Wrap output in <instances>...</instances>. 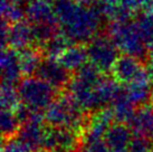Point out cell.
<instances>
[{
    "mask_svg": "<svg viewBox=\"0 0 153 152\" xmlns=\"http://www.w3.org/2000/svg\"><path fill=\"white\" fill-rule=\"evenodd\" d=\"M1 152H31L29 149L22 143L19 138H13L2 141Z\"/></svg>",
    "mask_w": 153,
    "mask_h": 152,
    "instance_id": "25",
    "label": "cell"
},
{
    "mask_svg": "<svg viewBox=\"0 0 153 152\" xmlns=\"http://www.w3.org/2000/svg\"><path fill=\"white\" fill-rule=\"evenodd\" d=\"M17 86L22 103L34 113H44L60 93L38 76L24 77Z\"/></svg>",
    "mask_w": 153,
    "mask_h": 152,
    "instance_id": "4",
    "label": "cell"
},
{
    "mask_svg": "<svg viewBox=\"0 0 153 152\" xmlns=\"http://www.w3.org/2000/svg\"><path fill=\"white\" fill-rule=\"evenodd\" d=\"M111 109L114 114L115 122L124 123V124H128L130 122V120L135 112L136 106L128 98L124 86L122 87L119 95L115 97L113 103L111 104Z\"/></svg>",
    "mask_w": 153,
    "mask_h": 152,
    "instance_id": "17",
    "label": "cell"
},
{
    "mask_svg": "<svg viewBox=\"0 0 153 152\" xmlns=\"http://www.w3.org/2000/svg\"><path fill=\"white\" fill-rule=\"evenodd\" d=\"M134 21L145 46L149 51L153 49V11L139 13Z\"/></svg>",
    "mask_w": 153,
    "mask_h": 152,
    "instance_id": "20",
    "label": "cell"
},
{
    "mask_svg": "<svg viewBox=\"0 0 153 152\" xmlns=\"http://www.w3.org/2000/svg\"><path fill=\"white\" fill-rule=\"evenodd\" d=\"M1 76L2 82L17 84L24 78L19 62V54L13 48H4L1 51Z\"/></svg>",
    "mask_w": 153,
    "mask_h": 152,
    "instance_id": "14",
    "label": "cell"
},
{
    "mask_svg": "<svg viewBox=\"0 0 153 152\" xmlns=\"http://www.w3.org/2000/svg\"><path fill=\"white\" fill-rule=\"evenodd\" d=\"M1 17L2 20H6L13 25L25 20L24 17H26V15L25 10H22L19 4L10 2L8 0H1Z\"/></svg>",
    "mask_w": 153,
    "mask_h": 152,
    "instance_id": "23",
    "label": "cell"
},
{
    "mask_svg": "<svg viewBox=\"0 0 153 152\" xmlns=\"http://www.w3.org/2000/svg\"><path fill=\"white\" fill-rule=\"evenodd\" d=\"M44 118L48 127L71 129L84 134L88 113L82 109L67 91L60 92L55 101L44 112Z\"/></svg>",
    "mask_w": 153,
    "mask_h": 152,
    "instance_id": "2",
    "label": "cell"
},
{
    "mask_svg": "<svg viewBox=\"0 0 153 152\" xmlns=\"http://www.w3.org/2000/svg\"><path fill=\"white\" fill-rule=\"evenodd\" d=\"M35 76L40 77L57 91L64 92L73 80L74 74L63 67L57 60L44 58Z\"/></svg>",
    "mask_w": 153,
    "mask_h": 152,
    "instance_id": "9",
    "label": "cell"
},
{
    "mask_svg": "<svg viewBox=\"0 0 153 152\" xmlns=\"http://www.w3.org/2000/svg\"><path fill=\"white\" fill-rule=\"evenodd\" d=\"M83 144V135L79 132L48 127L44 141V152H81Z\"/></svg>",
    "mask_w": 153,
    "mask_h": 152,
    "instance_id": "6",
    "label": "cell"
},
{
    "mask_svg": "<svg viewBox=\"0 0 153 152\" xmlns=\"http://www.w3.org/2000/svg\"><path fill=\"white\" fill-rule=\"evenodd\" d=\"M8 1H10V2H13V4H22V2H24V1H26V0H8Z\"/></svg>",
    "mask_w": 153,
    "mask_h": 152,
    "instance_id": "28",
    "label": "cell"
},
{
    "mask_svg": "<svg viewBox=\"0 0 153 152\" xmlns=\"http://www.w3.org/2000/svg\"><path fill=\"white\" fill-rule=\"evenodd\" d=\"M47 129L44 113H33L29 120L22 124L18 138L31 152H44Z\"/></svg>",
    "mask_w": 153,
    "mask_h": 152,
    "instance_id": "8",
    "label": "cell"
},
{
    "mask_svg": "<svg viewBox=\"0 0 153 152\" xmlns=\"http://www.w3.org/2000/svg\"><path fill=\"white\" fill-rule=\"evenodd\" d=\"M35 46L31 24L28 20H22L13 24L9 27L7 47L13 48L15 51H22L27 47Z\"/></svg>",
    "mask_w": 153,
    "mask_h": 152,
    "instance_id": "11",
    "label": "cell"
},
{
    "mask_svg": "<svg viewBox=\"0 0 153 152\" xmlns=\"http://www.w3.org/2000/svg\"><path fill=\"white\" fill-rule=\"evenodd\" d=\"M104 31L108 35L121 54L134 56L146 63L149 49L142 40L134 20L108 22Z\"/></svg>",
    "mask_w": 153,
    "mask_h": 152,
    "instance_id": "3",
    "label": "cell"
},
{
    "mask_svg": "<svg viewBox=\"0 0 153 152\" xmlns=\"http://www.w3.org/2000/svg\"><path fill=\"white\" fill-rule=\"evenodd\" d=\"M35 46L40 47L60 33L59 25L57 24H36L31 25Z\"/></svg>",
    "mask_w": 153,
    "mask_h": 152,
    "instance_id": "22",
    "label": "cell"
},
{
    "mask_svg": "<svg viewBox=\"0 0 153 152\" xmlns=\"http://www.w3.org/2000/svg\"><path fill=\"white\" fill-rule=\"evenodd\" d=\"M19 54V62L24 77L35 76L38 71L40 64L45 58L40 48L37 46H30L25 49L18 51Z\"/></svg>",
    "mask_w": 153,
    "mask_h": 152,
    "instance_id": "16",
    "label": "cell"
},
{
    "mask_svg": "<svg viewBox=\"0 0 153 152\" xmlns=\"http://www.w3.org/2000/svg\"><path fill=\"white\" fill-rule=\"evenodd\" d=\"M111 76L122 86L134 82L150 80L146 64L134 56L121 54L112 68Z\"/></svg>",
    "mask_w": 153,
    "mask_h": 152,
    "instance_id": "7",
    "label": "cell"
},
{
    "mask_svg": "<svg viewBox=\"0 0 153 152\" xmlns=\"http://www.w3.org/2000/svg\"><path fill=\"white\" fill-rule=\"evenodd\" d=\"M128 127L132 130L133 134L139 136H144L152 140L153 138V107L149 104L137 106L133 114Z\"/></svg>",
    "mask_w": 153,
    "mask_h": 152,
    "instance_id": "12",
    "label": "cell"
},
{
    "mask_svg": "<svg viewBox=\"0 0 153 152\" xmlns=\"http://www.w3.org/2000/svg\"><path fill=\"white\" fill-rule=\"evenodd\" d=\"M57 62L71 73H76L88 63V56L85 44H74L58 57Z\"/></svg>",
    "mask_w": 153,
    "mask_h": 152,
    "instance_id": "15",
    "label": "cell"
},
{
    "mask_svg": "<svg viewBox=\"0 0 153 152\" xmlns=\"http://www.w3.org/2000/svg\"><path fill=\"white\" fill-rule=\"evenodd\" d=\"M74 1L81 4H85V6H93L95 4V0H74Z\"/></svg>",
    "mask_w": 153,
    "mask_h": 152,
    "instance_id": "26",
    "label": "cell"
},
{
    "mask_svg": "<svg viewBox=\"0 0 153 152\" xmlns=\"http://www.w3.org/2000/svg\"><path fill=\"white\" fill-rule=\"evenodd\" d=\"M72 45H74V42L60 31L57 36H55L53 39L47 42L46 44H44L43 46H40L39 48L45 58L57 60L58 57Z\"/></svg>",
    "mask_w": 153,
    "mask_h": 152,
    "instance_id": "18",
    "label": "cell"
},
{
    "mask_svg": "<svg viewBox=\"0 0 153 152\" xmlns=\"http://www.w3.org/2000/svg\"><path fill=\"white\" fill-rule=\"evenodd\" d=\"M60 31L74 44H87L102 28L103 19L96 9L74 0H57L54 4Z\"/></svg>",
    "mask_w": 153,
    "mask_h": 152,
    "instance_id": "1",
    "label": "cell"
},
{
    "mask_svg": "<svg viewBox=\"0 0 153 152\" xmlns=\"http://www.w3.org/2000/svg\"><path fill=\"white\" fill-rule=\"evenodd\" d=\"M44 1H46V2H48V4H55L56 1H57V0H44Z\"/></svg>",
    "mask_w": 153,
    "mask_h": 152,
    "instance_id": "30",
    "label": "cell"
},
{
    "mask_svg": "<svg viewBox=\"0 0 153 152\" xmlns=\"http://www.w3.org/2000/svg\"><path fill=\"white\" fill-rule=\"evenodd\" d=\"M134 134L128 124L114 122L104 135V143L110 152H128Z\"/></svg>",
    "mask_w": 153,
    "mask_h": 152,
    "instance_id": "10",
    "label": "cell"
},
{
    "mask_svg": "<svg viewBox=\"0 0 153 152\" xmlns=\"http://www.w3.org/2000/svg\"><path fill=\"white\" fill-rule=\"evenodd\" d=\"M85 45L89 63L104 75H111L112 68L121 54L108 35L103 30Z\"/></svg>",
    "mask_w": 153,
    "mask_h": 152,
    "instance_id": "5",
    "label": "cell"
},
{
    "mask_svg": "<svg viewBox=\"0 0 153 152\" xmlns=\"http://www.w3.org/2000/svg\"><path fill=\"white\" fill-rule=\"evenodd\" d=\"M26 20L31 25L36 24H57L55 10L51 4L44 0H29L25 8Z\"/></svg>",
    "mask_w": 153,
    "mask_h": 152,
    "instance_id": "13",
    "label": "cell"
},
{
    "mask_svg": "<svg viewBox=\"0 0 153 152\" xmlns=\"http://www.w3.org/2000/svg\"><path fill=\"white\" fill-rule=\"evenodd\" d=\"M0 100H1V109L2 110H16L18 106L22 104L17 84L2 82L1 91H0Z\"/></svg>",
    "mask_w": 153,
    "mask_h": 152,
    "instance_id": "21",
    "label": "cell"
},
{
    "mask_svg": "<svg viewBox=\"0 0 153 152\" xmlns=\"http://www.w3.org/2000/svg\"><path fill=\"white\" fill-rule=\"evenodd\" d=\"M128 152H153V141L149 138L134 135Z\"/></svg>",
    "mask_w": 153,
    "mask_h": 152,
    "instance_id": "24",
    "label": "cell"
},
{
    "mask_svg": "<svg viewBox=\"0 0 153 152\" xmlns=\"http://www.w3.org/2000/svg\"><path fill=\"white\" fill-rule=\"evenodd\" d=\"M150 105L153 107V89H152V92H151V96H150Z\"/></svg>",
    "mask_w": 153,
    "mask_h": 152,
    "instance_id": "29",
    "label": "cell"
},
{
    "mask_svg": "<svg viewBox=\"0 0 153 152\" xmlns=\"http://www.w3.org/2000/svg\"><path fill=\"white\" fill-rule=\"evenodd\" d=\"M0 125H1V134L2 141L17 138L22 124L18 120L17 115L13 111L2 110L0 115Z\"/></svg>",
    "mask_w": 153,
    "mask_h": 152,
    "instance_id": "19",
    "label": "cell"
},
{
    "mask_svg": "<svg viewBox=\"0 0 153 152\" xmlns=\"http://www.w3.org/2000/svg\"><path fill=\"white\" fill-rule=\"evenodd\" d=\"M146 63L153 64V49L149 51V55H148V59H146ZM145 63V64H146Z\"/></svg>",
    "mask_w": 153,
    "mask_h": 152,
    "instance_id": "27",
    "label": "cell"
}]
</instances>
